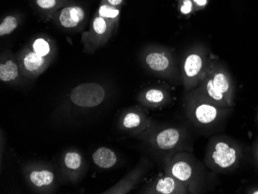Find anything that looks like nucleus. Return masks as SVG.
<instances>
[{
	"label": "nucleus",
	"instance_id": "nucleus-1",
	"mask_svg": "<svg viewBox=\"0 0 258 194\" xmlns=\"http://www.w3.org/2000/svg\"><path fill=\"white\" fill-rule=\"evenodd\" d=\"M197 89L219 106L231 108L234 105L235 88L231 75L213 55Z\"/></svg>",
	"mask_w": 258,
	"mask_h": 194
},
{
	"label": "nucleus",
	"instance_id": "nucleus-2",
	"mask_svg": "<svg viewBox=\"0 0 258 194\" xmlns=\"http://www.w3.org/2000/svg\"><path fill=\"white\" fill-rule=\"evenodd\" d=\"M165 172L185 184L189 189V193H199L202 191L204 169L190 152L182 150L168 158Z\"/></svg>",
	"mask_w": 258,
	"mask_h": 194
},
{
	"label": "nucleus",
	"instance_id": "nucleus-3",
	"mask_svg": "<svg viewBox=\"0 0 258 194\" xmlns=\"http://www.w3.org/2000/svg\"><path fill=\"white\" fill-rule=\"evenodd\" d=\"M185 108L189 121L199 128H211L224 119L230 108L216 105L198 90L187 91Z\"/></svg>",
	"mask_w": 258,
	"mask_h": 194
},
{
	"label": "nucleus",
	"instance_id": "nucleus-4",
	"mask_svg": "<svg viewBox=\"0 0 258 194\" xmlns=\"http://www.w3.org/2000/svg\"><path fill=\"white\" fill-rule=\"evenodd\" d=\"M242 156L241 148L237 143L225 136H217L207 146L204 162L214 172L226 173L238 166Z\"/></svg>",
	"mask_w": 258,
	"mask_h": 194
},
{
	"label": "nucleus",
	"instance_id": "nucleus-5",
	"mask_svg": "<svg viewBox=\"0 0 258 194\" xmlns=\"http://www.w3.org/2000/svg\"><path fill=\"white\" fill-rule=\"evenodd\" d=\"M212 54L202 44L191 47L182 57L181 63V80L185 91L196 89L201 82Z\"/></svg>",
	"mask_w": 258,
	"mask_h": 194
},
{
	"label": "nucleus",
	"instance_id": "nucleus-6",
	"mask_svg": "<svg viewBox=\"0 0 258 194\" xmlns=\"http://www.w3.org/2000/svg\"><path fill=\"white\" fill-rule=\"evenodd\" d=\"M148 143L155 150L162 152L182 151L186 140L185 130L179 127H167L143 135Z\"/></svg>",
	"mask_w": 258,
	"mask_h": 194
},
{
	"label": "nucleus",
	"instance_id": "nucleus-7",
	"mask_svg": "<svg viewBox=\"0 0 258 194\" xmlns=\"http://www.w3.org/2000/svg\"><path fill=\"white\" fill-rule=\"evenodd\" d=\"M144 63L147 69L164 77L176 76L173 56L166 49L152 48L145 53Z\"/></svg>",
	"mask_w": 258,
	"mask_h": 194
},
{
	"label": "nucleus",
	"instance_id": "nucleus-8",
	"mask_svg": "<svg viewBox=\"0 0 258 194\" xmlns=\"http://www.w3.org/2000/svg\"><path fill=\"white\" fill-rule=\"evenodd\" d=\"M105 98V91L97 83H84L75 87L70 94L72 103L81 108H95Z\"/></svg>",
	"mask_w": 258,
	"mask_h": 194
},
{
	"label": "nucleus",
	"instance_id": "nucleus-9",
	"mask_svg": "<svg viewBox=\"0 0 258 194\" xmlns=\"http://www.w3.org/2000/svg\"><path fill=\"white\" fill-rule=\"evenodd\" d=\"M152 125L150 118L138 107L125 110L120 116V128L130 134L143 136L150 130Z\"/></svg>",
	"mask_w": 258,
	"mask_h": 194
},
{
	"label": "nucleus",
	"instance_id": "nucleus-10",
	"mask_svg": "<svg viewBox=\"0 0 258 194\" xmlns=\"http://www.w3.org/2000/svg\"><path fill=\"white\" fill-rule=\"evenodd\" d=\"M25 173L29 184L35 190L48 192L56 185V175L50 168L35 165L29 166Z\"/></svg>",
	"mask_w": 258,
	"mask_h": 194
},
{
	"label": "nucleus",
	"instance_id": "nucleus-11",
	"mask_svg": "<svg viewBox=\"0 0 258 194\" xmlns=\"http://www.w3.org/2000/svg\"><path fill=\"white\" fill-rule=\"evenodd\" d=\"M144 193L186 194L189 192L185 184L166 173L151 180L144 189Z\"/></svg>",
	"mask_w": 258,
	"mask_h": 194
},
{
	"label": "nucleus",
	"instance_id": "nucleus-12",
	"mask_svg": "<svg viewBox=\"0 0 258 194\" xmlns=\"http://www.w3.org/2000/svg\"><path fill=\"white\" fill-rule=\"evenodd\" d=\"M146 165H139L134 169H133L130 173H127L117 184L113 186L111 189L104 191L103 193H128L129 192H131L133 189H135V187L143 179V176L146 173Z\"/></svg>",
	"mask_w": 258,
	"mask_h": 194
},
{
	"label": "nucleus",
	"instance_id": "nucleus-13",
	"mask_svg": "<svg viewBox=\"0 0 258 194\" xmlns=\"http://www.w3.org/2000/svg\"><path fill=\"white\" fill-rule=\"evenodd\" d=\"M171 98L167 91L162 88H148L139 95V101L149 108H160L170 102Z\"/></svg>",
	"mask_w": 258,
	"mask_h": 194
},
{
	"label": "nucleus",
	"instance_id": "nucleus-14",
	"mask_svg": "<svg viewBox=\"0 0 258 194\" xmlns=\"http://www.w3.org/2000/svg\"><path fill=\"white\" fill-rule=\"evenodd\" d=\"M46 66V57L37 54L33 50L27 52L22 56V69L28 76H37L45 70Z\"/></svg>",
	"mask_w": 258,
	"mask_h": 194
},
{
	"label": "nucleus",
	"instance_id": "nucleus-15",
	"mask_svg": "<svg viewBox=\"0 0 258 194\" xmlns=\"http://www.w3.org/2000/svg\"><path fill=\"white\" fill-rule=\"evenodd\" d=\"M92 160L101 169H111L118 163V156L109 148L100 147L93 153Z\"/></svg>",
	"mask_w": 258,
	"mask_h": 194
},
{
	"label": "nucleus",
	"instance_id": "nucleus-16",
	"mask_svg": "<svg viewBox=\"0 0 258 194\" xmlns=\"http://www.w3.org/2000/svg\"><path fill=\"white\" fill-rule=\"evenodd\" d=\"M85 11L78 7H67L60 13L59 20L62 27L65 28H74L81 24L85 19Z\"/></svg>",
	"mask_w": 258,
	"mask_h": 194
},
{
	"label": "nucleus",
	"instance_id": "nucleus-17",
	"mask_svg": "<svg viewBox=\"0 0 258 194\" xmlns=\"http://www.w3.org/2000/svg\"><path fill=\"white\" fill-rule=\"evenodd\" d=\"M83 157L81 153L75 150H70L63 155V165L68 173H77L83 166Z\"/></svg>",
	"mask_w": 258,
	"mask_h": 194
},
{
	"label": "nucleus",
	"instance_id": "nucleus-18",
	"mask_svg": "<svg viewBox=\"0 0 258 194\" xmlns=\"http://www.w3.org/2000/svg\"><path fill=\"white\" fill-rule=\"evenodd\" d=\"M18 66L14 60H8L0 65V80L4 82H14L19 77Z\"/></svg>",
	"mask_w": 258,
	"mask_h": 194
},
{
	"label": "nucleus",
	"instance_id": "nucleus-19",
	"mask_svg": "<svg viewBox=\"0 0 258 194\" xmlns=\"http://www.w3.org/2000/svg\"><path fill=\"white\" fill-rule=\"evenodd\" d=\"M18 27V22L14 17H9L4 18L0 24V36H6L13 33Z\"/></svg>",
	"mask_w": 258,
	"mask_h": 194
},
{
	"label": "nucleus",
	"instance_id": "nucleus-20",
	"mask_svg": "<svg viewBox=\"0 0 258 194\" xmlns=\"http://www.w3.org/2000/svg\"><path fill=\"white\" fill-rule=\"evenodd\" d=\"M33 50L40 56H48L50 53V45L44 38H37L33 43Z\"/></svg>",
	"mask_w": 258,
	"mask_h": 194
},
{
	"label": "nucleus",
	"instance_id": "nucleus-21",
	"mask_svg": "<svg viewBox=\"0 0 258 194\" xmlns=\"http://www.w3.org/2000/svg\"><path fill=\"white\" fill-rule=\"evenodd\" d=\"M93 30L98 35H104L108 30L106 19L101 17H96L93 22Z\"/></svg>",
	"mask_w": 258,
	"mask_h": 194
},
{
	"label": "nucleus",
	"instance_id": "nucleus-22",
	"mask_svg": "<svg viewBox=\"0 0 258 194\" xmlns=\"http://www.w3.org/2000/svg\"><path fill=\"white\" fill-rule=\"evenodd\" d=\"M119 14V10L118 9L109 7V6H101L99 9L100 17H103V18L115 20L118 18Z\"/></svg>",
	"mask_w": 258,
	"mask_h": 194
},
{
	"label": "nucleus",
	"instance_id": "nucleus-23",
	"mask_svg": "<svg viewBox=\"0 0 258 194\" xmlns=\"http://www.w3.org/2000/svg\"><path fill=\"white\" fill-rule=\"evenodd\" d=\"M179 10H180L181 14L183 15L192 14L194 11H195L192 0H182Z\"/></svg>",
	"mask_w": 258,
	"mask_h": 194
},
{
	"label": "nucleus",
	"instance_id": "nucleus-24",
	"mask_svg": "<svg viewBox=\"0 0 258 194\" xmlns=\"http://www.w3.org/2000/svg\"><path fill=\"white\" fill-rule=\"evenodd\" d=\"M39 7L43 9H50L54 7L56 0H37Z\"/></svg>",
	"mask_w": 258,
	"mask_h": 194
},
{
	"label": "nucleus",
	"instance_id": "nucleus-25",
	"mask_svg": "<svg viewBox=\"0 0 258 194\" xmlns=\"http://www.w3.org/2000/svg\"><path fill=\"white\" fill-rule=\"evenodd\" d=\"M208 1L209 0H192L194 10H195V11H198V10L205 8L206 6L208 4Z\"/></svg>",
	"mask_w": 258,
	"mask_h": 194
},
{
	"label": "nucleus",
	"instance_id": "nucleus-26",
	"mask_svg": "<svg viewBox=\"0 0 258 194\" xmlns=\"http://www.w3.org/2000/svg\"><path fill=\"white\" fill-rule=\"evenodd\" d=\"M108 2L111 5L114 6V7H117V6L121 5L122 4L123 0H108Z\"/></svg>",
	"mask_w": 258,
	"mask_h": 194
},
{
	"label": "nucleus",
	"instance_id": "nucleus-27",
	"mask_svg": "<svg viewBox=\"0 0 258 194\" xmlns=\"http://www.w3.org/2000/svg\"><path fill=\"white\" fill-rule=\"evenodd\" d=\"M246 193L258 194V186H254V187L250 188V189H247Z\"/></svg>",
	"mask_w": 258,
	"mask_h": 194
},
{
	"label": "nucleus",
	"instance_id": "nucleus-28",
	"mask_svg": "<svg viewBox=\"0 0 258 194\" xmlns=\"http://www.w3.org/2000/svg\"><path fill=\"white\" fill-rule=\"evenodd\" d=\"M254 156H255V159H256V163H257V164H258V140H257V141L256 142V143H255Z\"/></svg>",
	"mask_w": 258,
	"mask_h": 194
},
{
	"label": "nucleus",
	"instance_id": "nucleus-29",
	"mask_svg": "<svg viewBox=\"0 0 258 194\" xmlns=\"http://www.w3.org/2000/svg\"><path fill=\"white\" fill-rule=\"evenodd\" d=\"M257 121H258V115H257Z\"/></svg>",
	"mask_w": 258,
	"mask_h": 194
}]
</instances>
